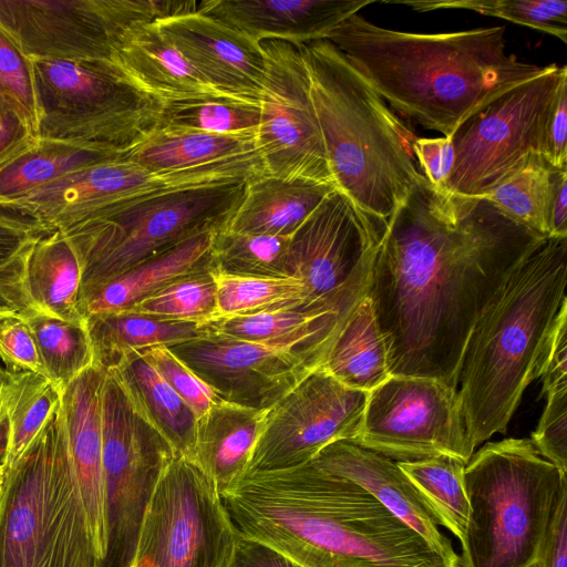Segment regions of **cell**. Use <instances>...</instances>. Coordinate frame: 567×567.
I'll use <instances>...</instances> for the list:
<instances>
[{"instance_id":"cell-1","label":"cell","mask_w":567,"mask_h":567,"mask_svg":"<svg viewBox=\"0 0 567 567\" xmlns=\"http://www.w3.org/2000/svg\"><path fill=\"white\" fill-rule=\"evenodd\" d=\"M545 238L487 199L435 187L422 176L386 219L367 291L390 374L456 389L476 320Z\"/></svg>"},{"instance_id":"cell-2","label":"cell","mask_w":567,"mask_h":567,"mask_svg":"<svg viewBox=\"0 0 567 567\" xmlns=\"http://www.w3.org/2000/svg\"><path fill=\"white\" fill-rule=\"evenodd\" d=\"M239 533L303 567H460L359 484L311 463L220 495Z\"/></svg>"},{"instance_id":"cell-3","label":"cell","mask_w":567,"mask_h":567,"mask_svg":"<svg viewBox=\"0 0 567 567\" xmlns=\"http://www.w3.org/2000/svg\"><path fill=\"white\" fill-rule=\"evenodd\" d=\"M504 27L413 33L379 27L359 13L327 40L396 112L450 137L474 112L546 69L506 50Z\"/></svg>"},{"instance_id":"cell-4","label":"cell","mask_w":567,"mask_h":567,"mask_svg":"<svg viewBox=\"0 0 567 567\" xmlns=\"http://www.w3.org/2000/svg\"><path fill=\"white\" fill-rule=\"evenodd\" d=\"M567 237H546L509 274L476 320L457 391L473 449L505 433L567 301Z\"/></svg>"},{"instance_id":"cell-5","label":"cell","mask_w":567,"mask_h":567,"mask_svg":"<svg viewBox=\"0 0 567 567\" xmlns=\"http://www.w3.org/2000/svg\"><path fill=\"white\" fill-rule=\"evenodd\" d=\"M337 190L386 220L422 178L416 138L329 40L298 44Z\"/></svg>"},{"instance_id":"cell-6","label":"cell","mask_w":567,"mask_h":567,"mask_svg":"<svg viewBox=\"0 0 567 567\" xmlns=\"http://www.w3.org/2000/svg\"><path fill=\"white\" fill-rule=\"evenodd\" d=\"M61 402L9 468L0 470V567H99Z\"/></svg>"},{"instance_id":"cell-7","label":"cell","mask_w":567,"mask_h":567,"mask_svg":"<svg viewBox=\"0 0 567 567\" xmlns=\"http://www.w3.org/2000/svg\"><path fill=\"white\" fill-rule=\"evenodd\" d=\"M530 439L487 442L464 468L470 504L460 567H528L539 558L567 477Z\"/></svg>"},{"instance_id":"cell-8","label":"cell","mask_w":567,"mask_h":567,"mask_svg":"<svg viewBox=\"0 0 567 567\" xmlns=\"http://www.w3.org/2000/svg\"><path fill=\"white\" fill-rule=\"evenodd\" d=\"M245 184L167 192L60 230L79 259L82 291L190 238L225 228L244 197Z\"/></svg>"},{"instance_id":"cell-9","label":"cell","mask_w":567,"mask_h":567,"mask_svg":"<svg viewBox=\"0 0 567 567\" xmlns=\"http://www.w3.org/2000/svg\"><path fill=\"white\" fill-rule=\"evenodd\" d=\"M30 60L43 110L41 138L127 152L159 125L164 103L111 61Z\"/></svg>"},{"instance_id":"cell-10","label":"cell","mask_w":567,"mask_h":567,"mask_svg":"<svg viewBox=\"0 0 567 567\" xmlns=\"http://www.w3.org/2000/svg\"><path fill=\"white\" fill-rule=\"evenodd\" d=\"M566 78V65H546L464 120L450 136L455 161L447 189L482 196L522 167L547 162L548 123Z\"/></svg>"},{"instance_id":"cell-11","label":"cell","mask_w":567,"mask_h":567,"mask_svg":"<svg viewBox=\"0 0 567 567\" xmlns=\"http://www.w3.org/2000/svg\"><path fill=\"white\" fill-rule=\"evenodd\" d=\"M102 434L104 553L99 567H133L146 509L176 453L111 372L102 386Z\"/></svg>"},{"instance_id":"cell-12","label":"cell","mask_w":567,"mask_h":567,"mask_svg":"<svg viewBox=\"0 0 567 567\" xmlns=\"http://www.w3.org/2000/svg\"><path fill=\"white\" fill-rule=\"evenodd\" d=\"M235 536L215 483L176 454L146 509L133 567H223Z\"/></svg>"},{"instance_id":"cell-13","label":"cell","mask_w":567,"mask_h":567,"mask_svg":"<svg viewBox=\"0 0 567 567\" xmlns=\"http://www.w3.org/2000/svg\"><path fill=\"white\" fill-rule=\"evenodd\" d=\"M395 462L450 456L467 463V436L457 390L433 378L390 375L369 392L351 441Z\"/></svg>"},{"instance_id":"cell-14","label":"cell","mask_w":567,"mask_h":567,"mask_svg":"<svg viewBox=\"0 0 567 567\" xmlns=\"http://www.w3.org/2000/svg\"><path fill=\"white\" fill-rule=\"evenodd\" d=\"M237 161L229 158L178 172H152L125 154L74 171L0 207L28 216L48 230H62L95 214L167 192L235 183Z\"/></svg>"},{"instance_id":"cell-15","label":"cell","mask_w":567,"mask_h":567,"mask_svg":"<svg viewBox=\"0 0 567 567\" xmlns=\"http://www.w3.org/2000/svg\"><path fill=\"white\" fill-rule=\"evenodd\" d=\"M386 220L333 190L290 238L289 274L312 305H357L367 296Z\"/></svg>"},{"instance_id":"cell-16","label":"cell","mask_w":567,"mask_h":567,"mask_svg":"<svg viewBox=\"0 0 567 567\" xmlns=\"http://www.w3.org/2000/svg\"><path fill=\"white\" fill-rule=\"evenodd\" d=\"M161 16L157 0H0V29L30 59L111 61L123 32Z\"/></svg>"},{"instance_id":"cell-17","label":"cell","mask_w":567,"mask_h":567,"mask_svg":"<svg viewBox=\"0 0 567 567\" xmlns=\"http://www.w3.org/2000/svg\"><path fill=\"white\" fill-rule=\"evenodd\" d=\"M258 152L267 175L333 185L298 45L266 40Z\"/></svg>"},{"instance_id":"cell-18","label":"cell","mask_w":567,"mask_h":567,"mask_svg":"<svg viewBox=\"0 0 567 567\" xmlns=\"http://www.w3.org/2000/svg\"><path fill=\"white\" fill-rule=\"evenodd\" d=\"M368 394L344 386L321 367L316 369L268 409L243 477L297 468L327 445L352 441Z\"/></svg>"},{"instance_id":"cell-19","label":"cell","mask_w":567,"mask_h":567,"mask_svg":"<svg viewBox=\"0 0 567 567\" xmlns=\"http://www.w3.org/2000/svg\"><path fill=\"white\" fill-rule=\"evenodd\" d=\"M225 402L268 410L320 368L326 354L270 347L208 333L168 347Z\"/></svg>"},{"instance_id":"cell-20","label":"cell","mask_w":567,"mask_h":567,"mask_svg":"<svg viewBox=\"0 0 567 567\" xmlns=\"http://www.w3.org/2000/svg\"><path fill=\"white\" fill-rule=\"evenodd\" d=\"M155 22L162 34L213 87L259 102L265 70L260 43L202 10Z\"/></svg>"},{"instance_id":"cell-21","label":"cell","mask_w":567,"mask_h":567,"mask_svg":"<svg viewBox=\"0 0 567 567\" xmlns=\"http://www.w3.org/2000/svg\"><path fill=\"white\" fill-rule=\"evenodd\" d=\"M309 463L359 484L441 555L460 563L451 540L439 530L436 518L398 462L342 440L327 445Z\"/></svg>"},{"instance_id":"cell-22","label":"cell","mask_w":567,"mask_h":567,"mask_svg":"<svg viewBox=\"0 0 567 567\" xmlns=\"http://www.w3.org/2000/svg\"><path fill=\"white\" fill-rule=\"evenodd\" d=\"M373 0H204L202 11L258 43L280 40L296 45L328 33Z\"/></svg>"},{"instance_id":"cell-23","label":"cell","mask_w":567,"mask_h":567,"mask_svg":"<svg viewBox=\"0 0 567 567\" xmlns=\"http://www.w3.org/2000/svg\"><path fill=\"white\" fill-rule=\"evenodd\" d=\"M105 372L93 364L60 391L69 451L100 560L104 553L102 386Z\"/></svg>"},{"instance_id":"cell-24","label":"cell","mask_w":567,"mask_h":567,"mask_svg":"<svg viewBox=\"0 0 567 567\" xmlns=\"http://www.w3.org/2000/svg\"><path fill=\"white\" fill-rule=\"evenodd\" d=\"M355 306H315L300 302L279 305L215 319L204 326V332L270 347L309 348L327 357Z\"/></svg>"},{"instance_id":"cell-25","label":"cell","mask_w":567,"mask_h":567,"mask_svg":"<svg viewBox=\"0 0 567 567\" xmlns=\"http://www.w3.org/2000/svg\"><path fill=\"white\" fill-rule=\"evenodd\" d=\"M111 62L137 87L163 103L225 94L200 76L155 21L123 32L114 42Z\"/></svg>"},{"instance_id":"cell-26","label":"cell","mask_w":567,"mask_h":567,"mask_svg":"<svg viewBox=\"0 0 567 567\" xmlns=\"http://www.w3.org/2000/svg\"><path fill=\"white\" fill-rule=\"evenodd\" d=\"M213 233L190 238L81 293L84 317L131 310L167 284L212 269Z\"/></svg>"},{"instance_id":"cell-27","label":"cell","mask_w":567,"mask_h":567,"mask_svg":"<svg viewBox=\"0 0 567 567\" xmlns=\"http://www.w3.org/2000/svg\"><path fill=\"white\" fill-rule=\"evenodd\" d=\"M267 411L218 400L197 419L192 461L212 478L220 495L244 476Z\"/></svg>"},{"instance_id":"cell-28","label":"cell","mask_w":567,"mask_h":567,"mask_svg":"<svg viewBox=\"0 0 567 567\" xmlns=\"http://www.w3.org/2000/svg\"><path fill=\"white\" fill-rule=\"evenodd\" d=\"M333 190V185L312 181L256 176L246 182L244 197L225 229L290 237Z\"/></svg>"},{"instance_id":"cell-29","label":"cell","mask_w":567,"mask_h":567,"mask_svg":"<svg viewBox=\"0 0 567 567\" xmlns=\"http://www.w3.org/2000/svg\"><path fill=\"white\" fill-rule=\"evenodd\" d=\"M125 153L75 141L23 135L0 154V202L20 197L69 173Z\"/></svg>"},{"instance_id":"cell-30","label":"cell","mask_w":567,"mask_h":567,"mask_svg":"<svg viewBox=\"0 0 567 567\" xmlns=\"http://www.w3.org/2000/svg\"><path fill=\"white\" fill-rule=\"evenodd\" d=\"M258 152L257 133L218 134L157 126L125 153L152 172H178Z\"/></svg>"},{"instance_id":"cell-31","label":"cell","mask_w":567,"mask_h":567,"mask_svg":"<svg viewBox=\"0 0 567 567\" xmlns=\"http://www.w3.org/2000/svg\"><path fill=\"white\" fill-rule=\"evenodd\" d=\"M136 410L176 454L193 460L197 417L183 399L137 352L111 371Z\"/></svg>"},{"instance_id":"cell-32","label":"cell","mask_w":567,"mask_h":567,"mask_svg":"<svg viewBox=\"0 0 567 567\" xmlns=\"http://www.w3.org/2000/svg\"><path fill=\"white\" fill-rule=\"evenodd\" d=\"M93 364L104 371L118 367L132 353L155 347H172L203 336L204 326L173 321L132 311L85 317Z\"/></svg>"},{"instance_id":"cell-33","label":"cell","mask_w":567,"mask_h":567,"mask_svg":"<svg viewBox=\"0 0 567 567\" xmlns=\"http://www.w3.org/2000/svg\"><path fill=\"white\" fill-rule=\"evenodd\" d=\"M321 368L344 386L363 392L390 378L386 343L367 296L347 319Z\"/></svg>"},{"instance_id":"cell-34","label":"cell","mask_w":567,"mask_h":567,"mask_svg":"<svg viewBox=\"0 0 567 567\" xmlns=\"http://www.w3.org/2000/svg\"><path fill=\"white\" fill-rule=\"evenodd\" d=\"M27 288L37 311L68 322H84L80 262L60 230L49 231L37 241L27 266Z\"/></svg>"},{"instance_id":"cell-35","label":"cell","mask_w":567,"mask_h":567,"mask_svg":"<svg viewBox=\"0 0 567 567\" xmlns=\"http://www.w3.org/2000/svg\"><path fill=\"white\" fill-rule=\"evenodd\" d=\"M60 404V391L45 377L4 370L0 391V470L24 453Z\"/></svg>"},{"instance_id":"cell-36","label":"cell","mask_w":567,"mask_h":567,"mask_svg":"<svg viewBox=\"0 0 567 567\" xmlns=\"http://www.w3.org/2000/svg\"><path fill=\"white\" fill-rule=\"evenodd\" d=\"M439 525L464 542L470 504L464 483L465 463L450 456L398 462Z\"/></svg>"},{"instance_id":"cell-37","label":"cell","mask_w":567,"mask_h":567,"mask_svg":"<svg viewBox=\"0 0 567 567\" xmlns=\"http://www.w3.org/2000/svg\"><path fill=\"white\" fill-rule=\"evenodd\" d=\"M49 231L34 219L0 207V311L23 317L35 310L27 266L37 241Z\"/></svg>"},{"instance_id":"cell-38","label":"cell","mask_w":567,"mask_h":567,"mask_svg":"<svg viewBox=\"0 0 567 567\" xmlns=\"http://www.w3.org/2000/svg\"><path fill=\"white\" fill-rule=\"evenodd\" d=\"M556 171L559 169L545 161L533 162L480 197L491 202L513 221L548 237Z\"/></svg>"},{"instance_id":"cell-39","label":"cell","mask_w":567,"mask_h":567,"mask_svg":"<svg viewBox=\"0 0 567 567\" xmlns=\"http://www.w3.org/2000/svg\"><path fill=\"white\" fill-rule=\"evenodd\" d=\"M21 318L33 333L47 378L59 391L93 365L85 320L68 322L37 310Z\"/></svg>"},{"instance_id":"cell-40","label":"cell","mask_w":567,"mask_h":567,"mask_svg":"<svg viewBox=\"0 0 567 567\" xmlns=\"http://www.w3.org/2000/svg\"><path fill=\"white\" fill-rule=\"evenodd\" d=\"M259 122V102L215 94L164 103L158 126L243 134L257 133Z\"/></svg>"},{"instance_id":"cell-41","label":"cell","mask_w":567,"mask_h":567,"mask_svg":"<svg viewBox=\"0 0 567 567\" xmlns=\"http://www.w3.org/2000/svg\"><path fill=\"white\" fill-rule=\"evenodd\" d=\"M290 238L223 228L214 234L212 268L237 275L290 276Z\"/></svg>"},{"instance_id":"cell-42","label":"cell","mask_w":567,"mask_h":567,"mask_svg":"<svg viewBox=\"0 0 567 567\" xmlns=\"http://www.w3.org/2000/svg\"><path fill=\"white\" fill-rule=\"evenodd\" d=\"M210 274L216 285L217 319L286 303L312 305L302 281L292 276L237 275L214 268Z\"/></svg>"},{"instance_id":"cell-43","label":"cell","mask_w":567,"mask_h":567,"mask_svg":"<svg viewBox=\"0 0 567 567\" xmlns=\"http://www.w3.org/2000/svg\"><path fill=\"white\" fill-rule=\"evenodd\" d=\"M0 113L16 118L27 136L40 138L43 110L32 62L1 29Z\"/></svg>"},{"instance_id":"cell-44","label":"cell","mask_w":567,"mask_h":567,"mask_svg":"<svg viewBox=\"0 0 567 567\" xmlns=\"http://www.w3.org/2000/svg\"><path fill=\"white\" fill-rule=\"evenodd\" d=\"M421 12L439 9H466L501 18L567 42V2L564 0H426L391 1Z\"/></svg>"},{"instance_id":"cell-45","label":"cell","mask_w":567,"mask_h":567,"mask_svg":"<svg viewBox=\"0 0 567 567\" xmlns=\"http://www.w3.org/2000/svg\"><path fill=\"white\" fill-rule=\"evenodd\" d=\"M127 311L200 326L214 321L218 317L217 292L210 269L167 284Z\"/></svg>"},{"instance_id":"cell-46","label":"cell","mask_w":567,"mask_h":567,"mask_svg":"<svg viewBox=\"0 0 567 567\" xmlns=\"http://www.w3.org/2000/svg\"><path fill=\"white\" fill-rule=\"evenodd\" d=\"M166 381V383L193 410L197 419L203 416L219 399L168 347L155 346L137 352Z\"/></svg>"},{"instance_id":"cell-47","label":"cell","mask_w":567,"mask_h":567,"mask_svg":"<svg viewBox=\"0 0 567 567\" xmlns=\"http://www.w3.org/2000/svg\"><path fill=\"white\" fill-rule=\"evenodd\" d=\"M545 396L546 405L530 440L544 458L567 472V390Z\"/></svg>"},{"instance_id":"cell-48","label":"cell","mask_w":567,"mask_h":567,"mask_svg":"<svg viewBox=\"0 0 567 567\" xmlns=\"http://www.w3.org/2000/svg\"><path fill=\"white\" fill-rule=\"evenodd\" d=\"M0 358L8 371H28L47 378L33 333L18 315L0 319Z\"/></svg>"},{"instance_id":"cell-49","label":"cell","mask_w":567,"mask_h":567,"mask_svg":"<svg viewBox=\"0 0 567 567\" xmlns=\"http://www.w3.org/2000/svg\"><path fill=\"white\" fill-rule=\"evenodd\" d=\"M543 378L542 395L567 390V301H565L550 330L543 353L538 378Z\"/></svg>"},{"instance_id":"cell-50","label":"cell","mask_w":567,"mask_h":567,"mask_svg":"<svg viewBox=\"0 0 567 567\" xmlns=\"http://www.w3.org/2000/svg\"><path fill=\"white\" fill-rule=\"evenodd\" d=\"M412 152L417 168L433 186L446 188L453 171L455 154L450 137H416Z\"/></svg>"},{"instance_id":"cell-51","label":"cell","mask_w":567,"mask_h":567,"mask_svg":"<svg viewBox=\"0 0 567 567\" xmlns=\"http://www.w3.org/2000/svg\"><path fill=\"white\" fill-rule=\"evenodd\" d=\"M223 567H303L275 547L236 530L235 542Z\"/></svg>"},{"instance_id":"cell-52","label":"cell","mask_w":567,"mask_h":567,"mask_svg":"<svg viewBox=\"0 0 567 567\" xmlns=\"http://www.w3.org/2000/svg\"><path fill=\"white\" fill-rule=\"evenodd\" d=\"M567 78L559 85L547 130V162L567 169Z\"/></svg>"},{"instance_id":"cell-53","label":"cell","mask_w":567,"mask_h":567,"mask_svg":"<svg viewBox=\"0 0 567 567\" xmlns=\"http://www.w3.org/2000/svg\"><path fill=\"white\" fill-rule=\"evenodd\" d=\"M537 563L539 567H567V497L557 509Z\"/></svg>"},{"instance_id":"cell-54","label":"cell","mask_w":567,"mask_h":567,"mask_svg":"<svg viewBox=\"0 0 567 567\" xmlns=\"http://www.w3.org/2000/svg\"><path fill=\"white\" fill-rule=\"evenodd\" d=\"M548 237H567V169L555 173Z\"/></svg>"},{"instance_id":"cell-55","label":"cell","mask_w":567,"mask_h":567,"mask_svg":"<svg viewBox=\"0 0 567 567\" xmlns=\"http://www.w3.org/2000/svg\"><path fill=\"white\" fill-rule=\"evenodd\" d=\"M23 135L25 134L16 118L0 113V154Z\"/></svg>"},{"instance_id":"cell-56","label":"cell","mask_w":567,"mask_h":567,"mask_svg":"<svg viewBox=\"0 0 567 567\" xmlns=\"http://www.w3.org/2000/svg\"><path fill=\"white\" fill-rule=\"evenodd\" d=\"M3 373H4V370L0 369V391H1V386H2Z\"/></svg>"},{"instance_id":"cell-57","label":"cell","mask_w":567,"mask_h":567,"mask_svg":"<svg viewBox=\"0 0 567 567\" xmlns=\"http://www.w3.org/2000/svg\"><path fill=\"white\" fill-rule=\"evenodd\" d=\"M528 567H539V565H538V563L536 561V563H534V564L529 565Z\"/></svg>"}]
</instances>
